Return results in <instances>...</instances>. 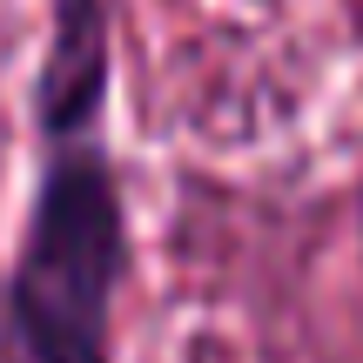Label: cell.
Returning a JSON list of instances; mask_svg holds the SVG:
<instances>
[{
	"mask_svg": "<svg viewBox=\"0 0 363 363\" xmlns=\"http://www.w3.org/2000/svg\"><path fill=\"white\" fill-rule=\"evenodd\" d=\"M21 242L0 276V363H115L128 283V195L101 135L40 142Z\"/></svg>",
	"mask_w": 363,
	"mask_h": 363,
	"instance_id": "cell-1",
	"label": "cell"
},
{
	"mask_svg": "<svg viewBox=\"0 0 363 363\" xmlns=\"http://www.w3.org/2000/svg\"><path fill=\"white\" fill-rule=\"evenodd\" d=\"M115 88V7L108 0H48V48L34 74V135H101Z\"/></svg>",
	"mask_w": 363,
	"mask_h": 363,
	"instance_id": "cell-2",
	"label": "cell"
},
{
	"mask_svg": "<svg viewBox=\"0 0 363 363\" xmlns=\"http://www.w3.org/2000/svg\"><path fill=\"white\" fill-rule=\"evenodd\" d=\"M249 7H276V0H249Z\"/></svg>",
	"mask_w": 363,
	"mask_h": 363,
	"instance_id": "cell-3",
	"label": "cell"
}]
</instances>
